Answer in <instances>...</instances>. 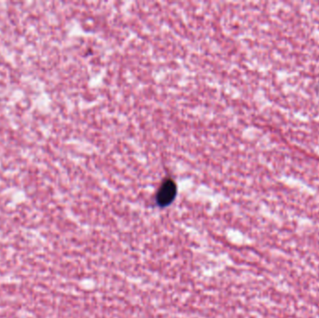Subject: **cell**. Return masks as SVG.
<instances>
[{
  "mask_svg": "<svg viewBox=\"0 0 319 318\" xmlns=\"http://www.w3.org/2000/svg\"><path fill=\"white\" fill-rule=\"evenodd\" d=\"M177 194V186L171 178L165 179L159 188L156 201L160 206H166L174 201Z\"/></svg>",
  "mask_w": 319,
  "mask_h": 318,
  "instance_id": "obj_1",
  "label": "cell"
}]
</instances>
